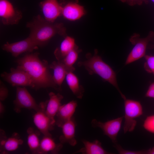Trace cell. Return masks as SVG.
I'll return each instance as SVG.
<instances>
[{"label":"cell","mask_w":154,"mask_h":154,"mask_svg":"<svg viewBox=\"0 0 154 154\" xmlns=\"http://www.w3.org/2000/svg\"><path fill=\"white\" fill-rule=\"evenodd\" d=\"M40 6L44 18L49 22H54L61 15L62 6L57 0H44L40 3Z\"/></svg>","instance_id":"7c38bea8"},{"label":"cell","mask_w":154,"mask_h":154,"mask_svg":"<svg viewBox=\"0 0 154 154\" xmlns=\"http://www.w3.org/2000/svg\"><path fill=\"white\" fill-rule=\"evenodd\" d=\"M13 103L14 110L17 113L20 112L23 108L34 110L36 111L40 108V104H37L25 87H17L16 97Z\"/></svg>","instance_id":"ba28073f"},{"label":"cell","mask_w":154,"mask_h":154,"mask_svg":"<svg viewBox=\"0 0 154 154\" xmlns=\"http://www.w3.org/2000/svg\"><path fill=\"white\" fill-rule=\"evenodd\" d=\"M40 132L32 127H29L27 130V144L30 151L33 153L40 154Z\"/></svg>","instance_id":"603a6c76"},{"label":"cell","mask_w":154,"mask_h":154,"mask_svg":"<svg viewBox=\"0 0 154 154\" xmlns=\"http://www.w3.org/2000/svg\"><path fill=\"white\" fill-rule=\"evenodd\" d=\"M39 54L37 52L27 53L24 56L16 60L17 67L29 74L33 80L35 89L51 87L60 91L50 74L47 61L40 60L39 57Z\"/></svg>","instance_id":"6da1fadb"},{"label":"cell","mask_w":154,"mask_h":154,"mask_svg":"<svg viewBox=\"0 0 154 154\" xmlns=\"http://www.w3.org/2000/svg\"><path fill=\"white\" fill-rule=\"evenodd\" d=\"M115 147L120 154H145V150L133 151L126 150L123 149L121 146L116 143L114 144Z\"/></svg>","instance_id":"4316f807"},{"label":"cell","mask_w":154,"mask_h":154,"mask_svg":"<svg viewBox=\"0 0 154 154\" xmlns=\"http://www.w3.org/2000/svg\"><path fill=\"white\" fill-rule=\"evenodd\" d=\"M125 121L123 126L124 133L131 132L137 124L135 119L143 114V108L140 102L130 100H124Z\"/></svg>","instance_id":"5b68a950"},{"label":"cell","mask_w":154,"mask_h":154,"mask_svg":"<svg viewBox=\"0 0 154 154\" xmlns=\"http://www.w3.org/2000/svg\"><path fill=\"white\" fill-rule=\"evenodd\" d=\"M122 116L104 122L93 119L91 122L94 127L101 128L104 135L107 136L114 144L117 143V137L120 130L123 119Z\"/></svg>","instance_id":"8fae6325"},{"label":"cell","mask_w":154,"mask_h":154,"mask_svg":"<svg viewBox=\"0 0 154 154\" xmlns=\"http://www.w3.org/2000/svg\"><path fill=\"white\" fill-rule=\"evenodd\" d=\"M4 110V105L2 103L1 101L0 102V113L2 114Z\"/></svg>","instance_id":"1f68e13d"},{"label":"cell","mask_w":154,"mask_h":154,"mask_svg":"<svg viewBox=\"0 0 154 154\" xmlns=\"http://www.w3.org/2000/svg\"><path fill=\"white\" fill-rule=\"evenodd\" d=\"M145 154H154V146L152 148L145 150Z\"/></svg>","instance_id":"4dcf8cb0"},{"label":"cell","mask_w":154,"mask_h":154,"mask_svg":"<svg viewBox=\"0 0 154 154\" xmlns=\"http://www.w3.org/2000/svg\"><path fill=\"white\" fill-rule=\"evenodd\" d=\"M76 46L73 38L66 37L59 47L56 48L54 52V56L57 61H61Z\"/></svg>","instance_id":"d6986e66"},{"label":"cell","mask_w":154,"mask_h":154,"mask_svg":"<svg viewBox=\"0 0 154 154\" xmlns=\"http://www.w3.org/2000/svg\"><path fill=\"white\" fill-rule=\"evenodd\" d=\"M26 27L30 31L29 36L38 47L45 45L56 35L63 37L66 35V29L62 23L49 22L40 15L34 17L27 23Z\"/></svg>","instance_id":"7a4b0ae2"},{"label":"cell","mask_w":154,"mask_h":154,"mask_svg":"<svg viewBox=\"0 0 154 154\" xmlns=\"http://www.w3.org/2000/svg\"><path fill=\"white\" fill-rule=\"evenodd\" d=\"M1 77L13 86H29L34 88L35 85L29 74L22 69L17 67L11 68L9 73L4 72Z\"/></svg>","instance_id":"8992f818"},{"label":"cell","mask_w":154,"mask_h":154,"mask_svg":"<svg viewBox=\"0 0 154 154\" xmlns=\"http://www.w3.org/2000/svg\"><path fill=\"white\" fill-rule=\"evenodd\" d=\"M48 95L49 99L47 101L45 112L51 119L56 121L54 117L62 105L61 102L63 96L59 93L56 94L52 92Z\"/></svg>","instance_id":"2e32d148"},{"label":"cell","mask_w":154,"mask_h":154,"mask_svg":"<svg viewBox=\"0 0 154 154\" xmlns=\"http://www.w3.org/2000/svg\"><path fill=\"white\" fill-rule=\"evenodd\" d=\"M77 106V102L74 100L60 106L56 115V124L58 127H60L73 117Z\"/></svg>","instance_id":"5bb4252c"},{"label":"cell","mask_w":154,"mask_h":154,"mask_svg":"<svg viewBox=\"0 0 154 154\" xmlns=\"http://www.w3.org/2000/svg\"><path fill=\"white\" fill-rule=\"evenodd\" d=\"M49 67L53 70V80L60 91L62 83L68 72L63 63L57 60L52 62L49 65Z\"/></svg>","instance_id":"ac0fdd59"},{"label":"cell","mask_w":154,"mask_h":154,"mask_svg":"<svg viewBox=\"0 0 154 154\" xmlns=\"http://www.w3.org/2000/svg\"><path fill=\"white\" fill-rule=\"evenodd\" d=\"M61 143H56L52 136H44L40 140V154L50 153L57 154L62 147Z\"/></svg>","instance_id":"44dd1931"},{"label":"cell","mask_w":154,"mask_h":154,"mask_svg":"<svg viewBox=\"0 0 154 154\" xmlns=\"http://www.w3.org/2000/svg\"><path fill=\"white\" fill-rule=\"evenodd\" d=\"M82 142L84 147L76 151L75 153H81L83 154H108L109 153L102 147L101 143L98 140L92 142L83 139Z\"/></svg>","instance_id":"ffe728a7"},{"label":"cell","mask_w":154,"mask_h":154,"mask_svg":"<svg viewBox=\"0 0 154 154\" xmlns=\"http://www.w3.org/2000/svg\"><path fill=\"white\" fill-rule=\"evenodd\" d=\"M48 100L40 103V108L33 116L35 125L44 136H52L50 131L54 129L56 121L51 119L46 114L45 109Z\"/></svg>","instance_id":"52a82bcc"},{"label":"cell","mask_w":154,"mask_h":154,"mask_svg":"<svg viewBox=\"0 0 154 154\" xmlns=\"http://www.w3.org/2000/svg\"><path fill=\"white\" fill-rule=\"evenodd\" d=\"M145 96L154 98V82L150 85L145 94Z\"/></svg>","instance_id":"f546056e"},{"label":"cell","mask_w":154,"mask_h":154,"mask_svg":"<svg viewBox=\"0 0 154 154\" xmlns=\"http://www.w3.org/2000/svg\"><path fill=\"white\" fill-rule=\"evenodd\" d=\"M73 72H68L66 74V82L74 95L77 98L81 99L83 96L84 89L80 84L78 78Z\"/></svg>","instance_id":"7402d4cb"},{"label":"cell","mask_w":154,"mask_h":154,"mask_svg":"<svg viewBox=\"0 0 154 154\" xmlns=\"http://www.w3.org/2000/svg\"><path fill=\"white\" fill-rule=\"evenodd\" d=\"M151 0L154 3V0Z\"/></svg>","instance_id":"d6a6232c"},{"label":"cell","mask_w":154,"mask_h":154,"mask_svg":"<svg viewBox=\"0 0 154 154\" xmlns=\"http://www.w3.org/2000/svg\"><path fill=\"white\" fill-rule=\"evenodd\" d=\"M0 85V100L2 101L4 100L7 97L8 91L7 88L1 80Z\"/></svg>","instance_id":"83f0119b"},{"label":"cell","mask_w":154,"mask_h":154,"mask_svg":"<svg viewBox=\"0 0 154 154\" xmlns=\"http://www.w3.org/2000/svg\"><path fill=\"white\" fill-rule=\"evenodd\" d=\"M76 124L73 117L64 123L61 127L62 134L59 137L60 143H68L74 146L77 143L75 138V129Z\"/></svg>","instance_id":"4fadbf2b"},{"label":"cell","mask_w":154,"mask_h":154,"mask_svg":"<svg viewBox=\"0 0 154 154\" xmlns=\"http://www.w3.org/2000/svg\"><path fill=\"white\" fill-rule=\"evenodd\" d=\"M38 46L29 36L25 39L18 42L9 43L8 42L2 46V49L11 53L16 57L25 52H31L38 48Z\"/></svg>","instance_id":"9c48e42d"},{"label":"cell","mask_w":154,"mask_h":154,"mask_svg":"<svg viewBox=\"0 0 154 154\" xmlns=\"http://www.w3.org/2000/svg\"><path fill=\"white\" fill-rule=\"evenodd\" d=\"M0 17L5 25L17 24L22 17V12L16 10L8 0H0Z\"/></svg>","instance_id":"30bf717a"},{"label":"cell","mask_w":154,"mask_h":154,"mask_svg":"<svg viewBox=\"0 0 154 154\" xmlns=\"http://www.w3.org/2000/svg\"><path fill=\"white\" fill-rule=\"evenodd\" d=\"M3 138L1 137L0 141L1 151L3 153L12 151L16 150L19 146L22 144L23 140L20 138L19 135L17 133H14L11 137L7 139L4 132L2 131Z\"/></svg>","instance_id":"e0dca14e"},{"label":"cell","mask_w":154,"mask_h":154,"mask_svg":"<svg viewBox=\"0 0 154 154\" xmlns=\"http://www.w3.org/2000/svg\"><path fill=\"white\" fill-rule=\"evenodd\" d=\"M143 126L147 131L154 133V115L149 116L146 118Z\"/></svg>","instance_id":"484cf974"},{"label":"cell","mask_w":154,"mask_h":154,"mask_svg":"<svg viewBox=\"0 0 154 154\" xmlns=\"http://www.w3.org/2000/svg\"><path fill=\"white\" fill-rule=\"evenodd\" d=\"M81 51L76 45L66 56L61 61L64 65L68 72H73L75 68L73 66V64L77 59L78 54Z\"/></svg>","instance_id":"cb8c5ba5"},{"label":"cell","mask_w":154,"mask_h":154,"mask_svg":"<svg viewBox=\"0 0 154 154\" xmlns=\"http://www.w3.org/2000/svg\"><path fill=\"white\" fill-rule=\"evenodd\" d=\"M86 60L78 62L79 67L83 66L90 75L97 74L104 81L108 82L114 86L124 100L125 96L121 92L119 88L116 78V74L110 66L104 62L100 56L98 54V50H94L92 56L88 53L86 56Z\"/></svg>","instance_id":"3957f363"},{"label":"cell","mask_w":154,"mask_h":154,"mask_svg":"<svg viewBox=\"0 0 154 154\" xmlns=\"http://www.w3.org/2000/svg\"><path fill=\"white\" fill-rule=\"evenodd\" d=\"M154 37V32L152 31H150L144 38H140L138 34H134L129 40L134 46L127 57L125 64L127 65L144 56L148 44Z\"/></svg>","instance_id":"277c9868"},{"label":"cell","mask_w":154,"mask_h":154,"mask_svg":"<svg viewBox=\"0 0 154 154\" xmlns=\"http://www.w3.org/2000/svg\"><path fill=\"white\" fill-rule=\"evenodd\" d=\"M144 57L145 60L144 66L145 69L154 75V56L145 55Z\"/></svg>","instance_id":"d4e9b609"},{"label":"cell","mask_w":154,"mask_h":154,"mask_svg":"<svg viewBox=\"0 0 154 154\" xmlns=\"http://www.w3.org/2000/svg\"><path fill=\"white\" fill-rule=\"evenodd\" d=\"M123 3H125L130 6L135 5H141L143 3L147 4L148 3V0H119Z\"/></svg>","instance_id":"f1b7e54d"},{"label":"cell","mask_w":154,"mask_h":154,"mask_svg":"<svg viewBox=\"0 0 154 154\" xmlns=\"http://www.w3.org/2000/svg\"><path fill=\"white\" fill-rule=\"evenodd\" d=\"M82 6L74 2H69L62 6L61 15L65 19L70 21L78 20L85 13Z\"/></svg>","instance_id":"9a60e30c"}]
</instances>
